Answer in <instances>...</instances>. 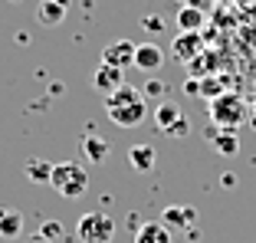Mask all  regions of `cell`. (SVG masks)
<instances>
[{"instance_id":"9c48e42d","label":"cell","mask_w":256,"mask_h":243,"mask_svg":"<svg viewBox=\"0 0 256 243\" xmlns=\"http://www.w3.org/2000/svg\"><path fill=\"white\" fill-rule=\"evenodd\" d=\"M207 142L217 148V154H224V158H234L236 152H240V135H236L234 128H217L214 125L210 132H207Z\"/></svg>"},{"instance_id":"5b68a950","label":"cell","mask_w":256,"mask_h":243,"mask_svg":"<svg viewBox=\"0 0 256 243\" xmlns=\"http://www.w3.org/2000/svg\"><path fill=\"white\" fill-rule=\"evenodd\" d=\"M200 53H204V36H200V33H178V36H174L171 56H174L178 62L190 66V62H194Z\"/></svg>"},{"instance_id":"7402d4cb","label":"cell","mask_w":256,"mask_h":243,"mask_svg":"<svg viewBox=\"0 0 256 243\" xmlns=\"http://www.w3.org/2000/svg\"><path fill=\"white\" fill-rule=\"evenodd\" d=\"M168 92V86L164 82H158V79H151V82H144V96H154V99H161Z\"/></svg>"},{"instance_id":"8992f818","label":"cell","mask_w":256,"mask_h":243,"mask_svg":"<svg viewBox=\"0 0 256 243\" xmlns=\"http://www.w3.org/2000/svg\"><path fill=\"white\" fill-rule=\"evenodd\" d=\"M102 62L125 72V66H135V43H132V40H115V43H108L106 50H102Z\"/></svg>"},{"instance_id":"30bf717a","label":"cell","mask_w":256,"mask_h":243,"mask_svg":"<svg viewBox=\"0 0 256 243\" xmlns=\"http://www.w3.org/2000/svg\"><path fill=\"white\" fill-rule=\"evenodd\" d=\"M161 62H164V53H161V46H154V43H142V46H135V66L142 69V72H158Z\"/></svg>"},{"instance_id":"44dd1931","label":"cell","mask_w":256,"mask_h":243,"mask_svg":"<svg viewBox=\"0 0 256 243\" xmlns=\"http://www.w3.org/2000/svg\"><path fill=\"white\" fill-rule=\"evenodd\" d=\"M188 132H190V122H188V115H184V118L178 122L174 128H168L164 135H168V138H184V135H188Z\"/></svg>"},{"instance_id":"484cf974","label":"cell","mask_w":256,"mask_h":243,"mask_svg":"<svg viewBox=\"0 0 256 243\" xmlns=\"http://www.w3.org/2000/svg\"><path fill=\"white\" fill-rule=\"evenodd\" d=\"M26 243H50V240H43V236H40V234H33V236H30V240H26Z\"/></svg>"},{"instance_id":"ba28073f","label":"cell","mask_w":256,"mask_h":243,"mask_svg":"<svg viewBox=\"0 0 256 243\" xmlns=\"http://www.w3.org/2000/svg\"><path fill=\"white\" fill-rule=\"evenodd\" d=\"M92 86H96V92H102V96H112L118 86H125V72L115 66H106V62H98L96 76H92Z\"/></svg>"},{"instance_id":"52a82bcc","label":"cell","mask_w":256,"mask_h":243,"mask_svg":"<svg viewBox=\"0 0 256 243\" xmlns=\"http://www.w3.org/2000/svg\"><path fill=\"white\" fill-rule=\"evenodd\" d=\"M194 220H197V210L190 204H168L164 207V214H161V224H164L168 230H188V227H194Z\"/></svg>"},{"instance_id":"ac0fdd59","label":"cell","mask_w":256,"mask_h":243,"mask_svg":"<svg viewBox=\"0 0 256 243\" xmlns=\"http://www.w3.org/2000/svg\"><path fill=\"white\" fill-rule=\"evenodd\" d=\"M204 26V10L200 7H181L178 10V30L181 33H197Z\"/></svg>"},{"instance_id":"4fadbf2b","label":"cell","mask_w":256,"mask_h":243,"mask_svg":"<svg viewBox=\"0 0 256 243\" xmlns=\"http://www.w3.org/2000/svg\"><path fill=\"white\" fill-rule=\"evenodd\" d=\"M135 243H174V236H171V230H168L164 224L148 220V224H142V227H138Z\"/></svg>"},{"instance_id":"7c38bea8","label":"cell","mask_w":256,"mask_h":243,"mask_svg":"<svg viewBox=\"0 0 256 243\" xmlns=\"http://www.w3.org/2000/svg\"><path fill=\"white\" fill-rule=\"evenodd\" d=\"M128 161H132L135 171L148 174V171H154V164H158V154H154L151 144H132V148H128Z\"/></svg>"},{"instance_id":"5bb4252c","label":"cell","mask_w":256,"mask_h":243,"mask_svg":"<svg viewBox=\"0 0 256 243\" xmlns=\"http://www.w3.org/2000/svg\"><path fill=\"white\" fill-rule=\"evenodd\" d=\"M181 118H184V112L174 106V102H158V106H154V125H158L161 135H164L168 128H174Z\"/></svg>"},{"instance_id":"9a60e30c","label":"cell","mask_w":256,"mask_h":243,"mask_svg":"<svg viewBox=\"0 0 256 243\" xmlns=\"http://www.w3.org/2000/svg\"><path fill=\"white\" fill-rule=\"evenodd\" d=\"M108 142L106 138H98V135H86L82 138V158L86 161H92V164H102V161L108 158Z\"/></svg>"},{"instance_id":"277c9868","label":"cell","mask_w":256,"mask_h":243,"mask_svg":"<svg viewBox=\"0 0 256 243\" xmlns=\"http://www.w3.org/2000/svg\"><path fill=\"white\" fill-rule=\"evenodd\" d=\"M243 118H246V106H243V99L236 96V92H224V96H217V99L210 102V122L217 125V128H240Z\"/></svg>"},{"instance_id":"ffe728a7","label":"cell","mask_w":256,"mask_h":243,"mask_svg":"<svg viewBox=\"0 0 256 243\" xmlns=\"http://www.w3.org/2000/svg\"><path fill=\"white\" fill-rule=\"evenodd\" d=\"M36 234L43 236V240L56 243V240H62V234H66V230H62V224H60V220H43V224H40V230H36Z\"/></svg>"},{"instance_id":"3957f363","label":"cell","mask_w":256,"mask_h":243,"mask_svg":"<svg viewBox=\"0 0 256 243\" xmlns=\"http://www.w3.org/2000/svg\"><path fill=\"white\" fill-rule=\"evenodd\" d=\"M76 234H79L82 243H112L115 240V217L106 210H89L79 217Z\"/></svg>"},{"instance_id":"7a4b0ae2","label":"cell","mask_w":256,"mask_h":243,"mask_svg":"<svg viewBox=\"0 0 256 243\" xmlns=\"http://www.w3.org/2000/svg\"><path fill=\"white\" fill-rule=\"evenodd\" d=\"M50 188L66 200H76L82 198L89 190V171H86L79 161H60L53 164V178H50Z\"/></svg>"},{"instance_id":"2e32d148","label":"cell","mask_w":256,"mask_h":243,"mask_svg":"<svg viewBox=\"0 0 256 243\" xmlns=\"http://www.w3.org/2000/svg\"><path fill=\"white\" fill-rule=\"evenodd\" d=\"M23 174H26V181L33 184H50V178H53V164L43 158H30L26 164H23Z\"/></svg>"},{"instance_id":"6da1fadb","label":"cell","mask_w":256,"mask_h":243,"mask_svg":"<svg viewBox=\"0 0 256 243\" xmlns=\"http://www.w3.org/2000/svg\"><path fill=\"white\" fill-rule=\"evenodd\" d=\"M106 115L118 128H138L148 118V102L135 86H118L112 96H106Z\"/></svg>"},{"instance_id":"cb8c5ba5","label":"cell","mask_w":256,"mask_h":243,"mask_svg":"<svg viewBox=\"0 0 256 243\" xmlns=\"http://www.w3.org/2000/svg\"><path fill=\"white\" fill-rule=\"evenodd\" d=\"M142 23H144V26H148L151 33H158V30H161V16H144Z\"/></svg>"},{"instance_id":"8fae6325","label":"cell","mask_w":256,"mask_h":243,"mask_svg":"<svg viewBox=\"0 0 256 243\" xmlns=\"http://www.w3.org/2000/svg\"><path fill=\"white\" fill-rule=\"evenodd\" d=\"M69 14V0H40V10H36V20L43 26H56L62 23Z\"/></svg>"},{"instance_id":"603a6c76","label":"cell","mask_w":256,"mask_h":243,"mask_svg":"<svg viewBox=\"0 0 256 243\" xmlns=\"http://www.w3.org/2000/svg\"><path fill=\"white\" fill-rule=\"evenodd\" d=\"M184 92H188V96H194V99H197V96H200V79H197V76H190L188 82H184Z\"/></svg>"},{"instance_id":"d6986e66","label":"cell","mask_w":256,"mask_h":243,"mask_svg":"<svg viewBox=\"0 0 256 243\" xmlns=\"http://www.w3.org/2000/svg\"><path fill=\"white\" fill-rule=\"evenodd\" d=\"M224 92H230V89H226V82L217 76V72H214V76H204V79H200V99L214 102L217 96H224Z\"/></svg>"},{"instance_id":"e0dca14e","label":"cell","mask_w":256,"mask_h":243,"mask_svg":"<svg viewBox=\"0 0 256 243\" xmlns=\"http://www.w3.org/2000/svg\"><path fill=\"white\" fill-rule=\"evenodd\" d=\"M23 234V214L20 210H0V236L16 240Z\"/></svg>"},{"instance_id":"d4e9b609","label":"cell","mask_w":256,"mask_h":243,"mask_svg":"<svg viewBox=\"0 0 256 243\" xmlns=\"http://www.w3.org/2000/svg\"><path fill=\"white\" fill-rule=\"evenodd\" d=\"M174 4H181V7H197V0H174Z\"/></svg>"}]
</instances>
